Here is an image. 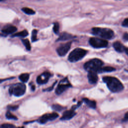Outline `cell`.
I'll list each match as a JSON object with an SVG mask.
<instances>
[{
  "label": "cell",
  "instance_id": "21",
  "mask_svg": "<svg viewBox=\"0 0 128 128\" xmlns=\"http://www.w3.org/2000/svg\"><path fill=\"white\" fill-rule=\"evenodd\" d=\"M22 10L27 14H35V12L33 10L28 8H22Z\"/></svg>",
  "mask_w": 128,
  "mask_h": 128
},
{
  "label": "cell",
  "instance_id": "28",
  "mask_svg": "<svg viewBox=\"0 0 128 128\" xmlns=\"http://www.w3.org/2000/svg\"><path fill=\"white\" fill-rule=\"evenodd\" d=\"M122 26H124V27L128 28V18H126L123 21V22L122 23Z\"/></svg>",
  "mask_w": 128,
  "mask_h": 128
},
{
  "label": "cell",
  "instance_id": "25",
  "mask_svg": "<svg viewBox=\"0 0 128 128\" xmlns=\"http://www.w3.org/2000/svg\"><path fill=\"white\" fill-rule=\"evenodd\" d=\"M59 28H60V25L59 24L58 22H54V27H53V30L54 32L56 34H58L59 32Z\"/></svg>",
  "mask_w": 128,
  "mask_h": 128
},
{
  "label": "cell",
  "instance_id": "19",
  "mask_svg": "<svg viewBox=\"0 0 128 128\" xmlns=\"http://www.w3.org/2000/svg\"><path fill=\"white\" fill-rule=\"evenodd\" d=\"M116 70V68L112 67V66H104V67H102L101 69V72H112L113 71Z\"/></svg>",
  "mask_w": 128,
  "mask_h": 128
},
{
  "label": "cell",
  "instance_id": "33",
  "mask_svg": "<svg viewBox=\"0 0 128 128\" xmlns=\"http://www.w3.org/2000/svg\"><path fill=\"white\" fill-rule=\"evenodd\" d=\"M31 88H32V90H35V86H32L31 87Z\"/></svg>",
  "mask_w": 128,
  "mask_h": 128
},
{
  "label": "cell",
  "instance_id": "22",
  "mask_svg": "<svg viewBox=\"0 0 128 128\" xmlns=\"http://www.w3.org/2000/svg\"><path fill=\"white\" fill-rule=\"evenodd\" d=\"M6 118L9 120H17L18 118L16 116L13 115L12 114H11L9 111H8L6 114Z\"/></svg>",
  "mask_w": 128,
  "mask_h": 128
},
{
  "label": "cell",
  "instance_id": "6",
  "mask_svg": "<svg viewBox=\"0 0 128 128\" xmlns=\"http://www.w3.org/2000/svg\"><path fill=\"white\" fill-rule=\"evenodd\" d=\"M89 44L92 46L96 48H106L108 45V42L105 39L104 40L94 37L90 38Z\"/></svg>",
  "mask_w": 128,
  "mask_h": 128
},
{
  "label": "cell",
  "instance_id": "14",
  "mask_svg": "<svg viewBox=\"0 0 128 128\" xmlns=\"http://www.w3.org/2000/svg\"><path fill=\"white\" fill-rule=\"evenodd\" d=\"M76 36H72V34L66 32H64L62 33L60 36L58 37V38L57 39L56 41H61V40H70L74 38H75Z\"/></svg>",
  "mask_w": 128,
  "mask_h": 128
},
{
  "label": "cell",
  "instance_id": "23",
  "mask_svg": "<svg viewBox=\"0 0 128 128\" xmlns=\"http://www.w3.org/2000/svg\"><path fill=\"white\" fill-rule=\"evenodd\" d=\"M37 33H38V30H33L32 32V42H36L38 40L37 39Z\"/></svg>",
  "mask_w": 128,
  "mask_h": 128
},
{
  "label": "cell",
  "instance_id": "26",
  "mask_svg": "<svg viewBox=\"0 0 128 128\" xmlns=\"http://www.w3.org/2000/svg\"><path fill=\"white\" fill-rule=\"evenodd\" d=\"M0 128H15V126L13 124H4L1 125Z\"/></svg>",
  "mask_w": 128,
  "mask_h": 128
},
{
  "label": "cell",
  "instance_id": "10",
  "mask_svg": "<svg viewBox=\"0 0 128 128\" xmlns=\"http://www.w3.org/2000/svg\"><path fill=\"white\" fill-rule=\"evenodd\" d=\"M51 76V74L48 72H45L39 75L36 78V82L39 84H46L50 78Z\"/></svg>",
  "mask_w": 128,
  "mask_h": 128
},
{
  "label": "cell",
  "instance_id": "16",
  "mask_svg": "<svg viewBox=\"0 0 128 128\" xmlns=\"http://www.w3.org/2000/svg\"><path fill=\"white\" fill-rule=\"evenodd\" d=\"M82 100L90 108H94V109L96 108V102L95 101L90 100L88 98H82Z\"/></svg>",
  "mask_w": 128,
  "mask_h": 128
},
{
  "label": "cell",
  "instance_id": "7",
  "mask_svg": "<svg viewBox=\"0 0 128 128\" xmlns=\"http://www.w3.org/2000/svg\"><path fill=\"white\" fill-rule=\"evenodd\" d=\"M72 86L69 82L67 78H65L61 80L56 90V94L59 95L64 92L68 88L72 87Z\"/></svg>",
  "mask_w": 128,
  "mask_h": 128
},
{
  "label": "cell",
  "instance_id": "32",
  "mask_svg": "<svg viewBox=\"0 0 128 128\" xmlns=\"http://www.w3.org/2000/svg\"><path fill=\"white\" fill-rule=\"evenodd\" d=\"M125 52H126V54L128 56V48H126V50H125Z\"/></svg>",
  "mask_w": 128,
  "mask_h": 128
},
{
  "label": "cell",
  "instance_id": "35",
  "mask_svg": "<svg viewBox=\"0 0 128 128\" xmlns=\"http://www.w3.org/2000/svg\"><path fill=\"white\" fill-rule=\"evenodd\" d=\"M126 71H127V72H128V70H126Z\"/></svg>",
  "mask_w": 128,
  "mask_h": 128
},
{
  "label": "cell",
  "instance_id": "2",
  "mask_svg": "<svg viewBox=\"0 0 128 128\" xmlns=\"http://www.w3.org/2000/svg\"><path fill=\"white\" fill-rule=\"evenodd\" d=\"M104 64L103 62L98 58H94L86 62L84 65V68L89 72L100 73L101 69Z\"/></svg>",
  "mask_w": 128,
  "mask_h": 128
},
{
  "label": "cell",
  "instance_id": "18",
  "mask_svg": "<svg viewBox=\"0 0 128 128\" xmlns=\"http://www.w3.org/2000/svg\"><path fill=\"white\" fill-rule=\"evenodd\" d=\"M30 78V74L27 73H24V74H22L19 76V79L22 82H27L28 80Z\"/></svg>",
  "mask_w": 128,
  "mask_h": 128
},
{
  "label": "cell",
  "instance_id": "11",
  "mask_svg": "<svg viewBox=\"0 0 128 128\" xmlns=\"http://www.w3.org/2000/svg\"><path fill=\"white\" fill-rule=\"evenodd\" d=\"M16 30H17V28L16 26L10 24L6 25L4 26L2 29L1 35L2 36L3 35L4 36H6L8 34H12V33H14Z\"/></svg>",
  "mask_w": 128,
  "mask_h": 128
},
{
  "label": "cell",
  "instance_id": "4",
  "mask_svg": "<svg viewBox=\"0 0 128 128\" xmlns=\"http://www.w3.org/2000/svg\"><path fill=\"white\" fill-rule=\"evenodd\" d=\"M87 50L81 48H76L74 49L69 54L68 60L70 62H76L82 60L87 54Z\"/></svg>",
  "mask_w": 128,
  "mask_h": 128
},
{
  "label": "cell",
  "instance_id": "9",
  "mask_svg": "<svg viewBox=\"0 0 128 128\" xmlns=\"http://www.w3.org/2000/svg\"><path fill=\"white\" fill-rule=\"evenodd\" d=\"M71 44L72 42H70L64 44H62L58 46L56 49V52L58 56H65L70 50Z\"/></svg>",
  "mask_w": 128,
  "mask_h": 128
},
{
  "label": "cell",
  "instance_id": "3",
  "mask_svg": "<svg viewBox=\"0 0 128 128\" xmlns=\"http://www.w3.org/2000/svg\"><path fill=\"white\" fill-rule=\"evenodd\" d=\"M92 34L95 36H100L105 40H110L114 38V32L108 28H93L92 29Z\"/></svg>",
  "mask_w": 128,
  "mask_h": 128
},
{
  "label": "cell",
  "instance_id": "15",
  "mask_svg": "<svg viewBox=\"0 0 128 128\" xmlns=\"http://www.w3.org/2000/svg\"><path fill=\"white\" fill-rule=\"evenodd\" d=\"M113 47L114 50L118 52H122L125 51L126 48L120 42H116L113 44Z\"/></svg>",
  "mask_w": 128,
  "mask_h": 128
},
{
  "label": "cell",
  "instance_id": "31",
  "mask_svg": "<svg viewBox=\"0 0 128 128\" xmlns=\"http://www.w3.org/2000/svg\"><path fill=\"white\" fill-rule=\"evenodd\" d=\"M56 83V82L54 84V85H53L52 86L50 87V88H48L47 89H46V90H44V91H46H46H50V90H52L53 89V88H54V84H55Z\"/></svg>",
  "mask_w": 128,
  "mask_h": 128
},
{
  "label": "cell",
  "instance_id": "34",
  "mask_svg": "<svg viewBox=\"0 0 128 128\" xmlns=\"http://www.w3.org/2000/svg\"><path fill=\"white\" fill-rule=\"evenodd\" d=\"M0 0V2H3V1H5L6 0Z\"/></svg>",
  "mask_w": 128,
  "mask_h": 128
},
{
  "label": "cell",
  "instance_id": "13",
  "mask_svg": "<svg viewBox=\"0 0 128 128\" xmlns=\"http://www.w3.org/2000/svg\"><path fill=\"white\" fill-rule=\"evenodd\" d=\"M88 78L90 84H95L98 80L97 73L94 72H89L88 74Z\"/></svg>",
  "mask_w": 128,
  "mask_h": 128
},
{
  "label": "cell",
  "instance_id": "17",
  "mask_svg": "<svg viewBox=\"0 0 128 128\" xmlns=\"http://www.w3.org/2000/svg\"><path fill=\"white\" fill-rule=\"evenodd\" d=\"M28 34V32L26 30H23L22 31H21L20 32H17L16 34H14L12 35V37H15V36H18V37H26Z\"/></svg>",
  "mask_w": 128,
  "mask_h": 128
},
{
  "label": "cell",
  "instance_id": "1",
  "mask_svg": "<svg viewBox=\"0 0 128 128\" xmlns=\"http://www.w3.org/2000/svg\"><path fill=\"white\" fill-rule=\"evenodd\" d=\"M102 80L112 92H118L124 89L122 84L115 77L106 76L102 78Z\"/></svg>",
  "mask_w": 128,
  "mask_h": 128
},
{
  "label": "cell",
  "instance_id": "30",
  "mask_svg": "<svg viewBox=\"0 0 128 128\" xmlns=\"http://www.w3.org/2000/svg\"><path fill=\"white\" fill-rule=\"evenodd\" d=\"M127 120H128V112H127L126 114H125L124 118L123 119V121H124V122H126Z\"/></svg>",
  "mask_w": 128,
  "mask_h": 128
},
{
  "label": "cell",
  "instance_id": "5",
  "mask_svg": "<svg viewBox=\"0 0 128 128\" xmlns=\"http://www.w3.org/2000/svg\"><path fill=\"white\" fill-rule=\"evenodd\" d=\"M26 90V85L22 83H17L12 84L9 88L8 92L10 94L16 96H20L24 95Z\"/></svg>",
  "mask_w": 128,
  "mask_h": 128
},
{
  "label": "cell",
  "instance_id": "27",
  "mask_svg": "<svg viewBox=\"0 0 128 128\" xmlns=\"http://www.w3.org/2000/svg\"><path fill=\"white\" fill-rule=\"evenodd\" d=\"M18 106H8V108L11 110H15L18 108Z\"/></svg>",
  "mask_w": 128,
  "mask_h": 128
},
{
  "label": "cell",
  "instance_id": "8",
  "mask_svg": "<svg viewBox=\"0 0 128 128\" xmlns=\"http://www.w3.org/2000/svg\"><path fill=\"white\" fill-rule=\"evenodd\" d=\"M58 117V114L56 112L46 114L42 115L38 120V122L42 124H44L48 121L54 120Z\"/></svg>",
  "mask_w": 128,
  "mask_h": 128
},
{
  "label": "cell",
  "instance_id": "29",
  "mask_svg": "<svg viewBox=\"0 0 128 128\" xmlns=\"http://www.w3.org/2000/svg\"><path fill=\"white\" fill-rule=\"evenodd\" d=\"M123 39L125 41H128V33L126 32L123 35Z\"/></svg>",
  "mask_w": 128,
  "mask_h": 128
},
{
  "label": "cell",
  "instance_id": "12",
  "mask_svg": "<svg viewBox=\"0 0 128 128\" xmlns=\"http://www.w3.org/2000/svg\"><path fill=\"white\" fill-rule=\"evenodd\" d=\"M74 110L72 109L68 110L65 111L63 114L62 116L60 118V120H69L73 118L76 113L74 111Z\"/></svg>",
  "mask_w": 128,
  "mask_h": 128
},
{
  "label": "cell",
  "instance_id": "24",
  "mask_svg": "<svg viewBox=\"0 0 128 128\" xmlns=\"http://www.w3.org/2000/svg\"><path fill=\"white\" fill-rule=\"evenodd\" d=\"M52 107L54 110H55L56 111H58V112L62 111V110H63L64 108L63 106H62L59 104H53Z\"/></svg>",
  "mask_w": 128,
  "mask_h": 128
},
{
  "label": "cell",
  "instance_id": "20",
  "mask_svg": "<svg viewBox=\"0 0 128 128\" xmlns=\"http://www.w3.org/2000/svg\"><path fill=\"white\" fill-rule=\"evenodd\" d=\"M22 44H24V45L25 46L26 49L28 50H30V48H31V46H30V41L28 40V39H22Z\"/></svg>",
  "mask_w": 128,
  "mask_h": 128
}]
</instances>
